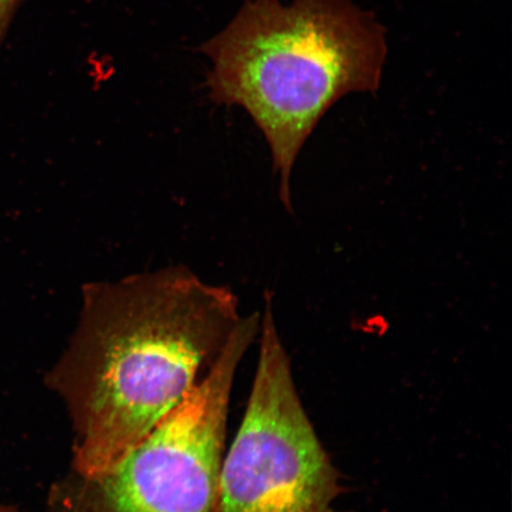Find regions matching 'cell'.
Instances as JSON below:
<instances>
[{"label":"cell","mask_w":512,"mask_h":512,"mask_svg":"<svg viewBox=\"0 0 512 512\" xmlns=\"http://www.w3.org/2000/svg\"><path fill=\"white\" fill-rule=\"evenodd\" d=\"M238 297L185 266L82 286L78 324L44 383L67 409L72 470H110L200 384L242 323Z\"/></svg>","instance_id":"cell-1"},{"label":"cell","mask_w":512,"mask_h":512,"mask_svg":"<svg viewBox=\"0 0 512 512\" xmlns=\"http://www.w3.org/2000/svg\"><path fill=\"white\" fill-rule=\"evenodd\" d=\"M384 34L352 0H247L203 47L213 62L210 100L251 115L270 146L287 210L293 166L320 119L345 95L380 87Z\"/></svg>","instance_id":"cell-2"},{"label":"cell","mask_w":512,"mask_h":512,"mask_svg":"<svg viewBox=\"0 0 512 512\" xmlns=\"http://www.w3.org/2000/svg\"><path fill=\"white\" fill-rule=\"evenodd\" d=\"M259 312L243 318L198 386L110 470L70 471L51 486L55 512H219L230 396L242 358L258 339Z\"/></svg>","instance_id":"cell-3"},{"label":"cell","mask_w":512,"mask_h":512,"mask_svg":"<svg viewBox=\"0 0 512 512\" xmlns=\"http://www.w3.org/2000/svg\"><path fill=\"white\" fill-rule=\"evenodd\" d=\"M259 342L246 412L222 462L219 512H344L335 507L341 475L300 400L270 293Z\"/></svg>","instance_id":"cell-4"},{"label":"cell","mask_w":512,"mask_h":512,"mask_svg":"<svg viewBox=\"0 0 512 512\" xmlns=\"http://www.w3.org/2000/svg\"><path fill=\"white\" fill-rule=\"evenodd\" d=\"M18 3L19 0H0V44L3 42L5 32L8 31Z\"/></svg>","instance_id":"cell-5"},{"label":"cell","mask_w":512,"mask_h":512,"mask_svg":"<svg viewBox=\"0 0 512 512\" xmlns=\"http://www.w3.org/2000/svg\"><path fill=\"white\" fill-rule=\"evenodd\" d=\"M0 512H22V511H19L15 507H10V505H0ZM50 512H55V511H50Z\"/></svg>","instance_id":"cell-6"}]
</instances>
